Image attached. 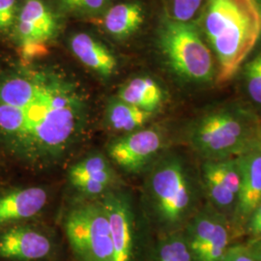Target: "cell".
I'll list each match as a JSON object with an SVG mask.
<instances>
[{"mask_svg":"<svg viewBox=\"0 0 261 261\" xmlns=\"http://www.w3.org/2000/svg\"><path fill=\"white\" fill-rule=\"evenodd\" d=\"M87 115L85 94L66 75L45 69L0 75V144L24 162L58 161L82 137Z\"/></svg>","mask_w":261,"mask_h":261,"instance_id":"1","label":"cell"},{"mask_svg":"<svg viewBox=\"0 0 261 261\" xmlns=\"http://www.w3.org/2000/svg\"><path fill=\"white\" fill-rule=\"evenodd\" d=\"M202 28L218 60L217 84H226L260 38L257 0H208Z\"/></svg>","mask_w":261,"mask_h":261,"instance_id":"2","label":"cell"},{"mask_svg":"<svg viewBox=\"0 0 261 261\" xmlns=\"http://www.w3.org/2000/svg\"><path fill=\"white\" fill-rule=\"evenodd\" d=\"M258 128L250 112L221 108L207 112L194 124L189 142L203 160L238 157L256 145Z\"/></svg>","mask_w":261,"mask_h":261,"instance_id":"3","label":"cell"},{"mask_svg":"<svg viewBox=\"0 0 261 261\" xmlns=\"http://www.w3.org/2000/svg\"><path fill=\"white\" fill-rule=\"evenodd\" d=\"M152 203L159 221L168 228L188 223L197 205V186L181 159H163L153 168L149 178Z\"/></svg>","mask_w":261,"mask_h":261,"instance_id":"4","label":"cell"},{"mask_svg":"<svg viewBox=\"0 0 261 261\" xmlns=\"http://www.w3.org/2000/svg\"><path fill=\"white\" fill-rule=\"evenodd\" d=\"M160 47L168 65L190 82L207 83L214 76L213 57L195 24L168 17L159 32Z\"/></svg>","mask_w":261,"mask_h":261,"instance_id":"5","label":"cell"},{"mask_svg":"<svg viewBox=\"0 0 261 261\" xmlns=\"http://www.w3.org/2000/svg\"><path fill=\"white\" fill-rule=\"evenodd\" d=\"M65 233L77 260L114 261L110 222L101 199L71 209Z\"/></svg>","mask_w":261,"mask_h":261,"instance_id":"6","label":"cell"},{"mask_svg":"<svg viewBox=\"0 0 261 261\" xmlns=\"http://www.w3.org/2000/svg\"><path fill=\"white\" fill-rule=\"evenodd\" d=\"M233 224L213 207L198 209L187 223V242L196 261H222L232 245Z\"/></svg>","mask_w":261,"mask_h":261,"instance_id":"7","label":"cell"},{"mask_svg":"<svg viewBox=\"0 0 261 261\" xmlns=\"http://www.w3.org/2000/svg\"><path fill=\"white\" fill-rule=\"evenodd\" d=\"M13 34L25 58H35L47 53V44L56 36L57 19L44 0H23Z\"/></svg>","mask_w":261,"mask_h":261,"instance_id":"8","label":"cell"},{"mask_svg":"<svg viewBox=\"0 0 261 261\" xmlns=\"http://www.w3.org/2000/svg\"><path fill=\"white\" fill-rule=\"evenodd\" d=\"M200 173V185L208 204L231 220L241 188L238 157L204 160Z\"/></svg>","mask_w":261,"mask_h":261,"instance_id":"9","label":"cell"},{"mask_svg":"<svg viewBox=\"0 0 261 261\" xmlns=\"http://www.w3.org/2000/svg\"><path fill=\"white\" fill-rule=\"evenodd\" d=\"M163 145L164 137L158 129H140L112 141L108 153L117 166L137 172L158 154Z\"/></svg>","mask_w":261,"mask_h":261,"instance_id":"10","label":"cell"},{"mask_svg":"<svg viewBox=\"0 0 261 261\" xmlns=\"http://www.w3.org/2000/svg\"><path fill=\"white\" fill-rule=\"evenodd\" d=\"M101 201L110 222L114 261H135L136 236L128 197L119 192L108 191L103 194Z\"/></svg>","mask_w":261,"mask_h":261,"instance_id":"11","label":"cell"},{"mask_svg":"<svg viewBox=\"0 0 261 261\" xmlns=\"http://www.w3.org/2000/svg\"><path fill=\"white\" fill-rule=\"evenodd\" d=\"M54 250L49 237L28 226H13L0 234V257L15 261L47 258Z\"/></svg>","mask_w":261,"mask_h":261,"instance_id":"12","label":"cell"},{"mask_svg":"<svg viewBox=\"0 0 261 261\" xmlns=\"http://www.w3.org/2000/svg\"><path fill=\"white\" fill-rule=\"evenodd\" d=\"M241 170V188L237 206L231 219L235 227L245 226L253 211L261 203V147L238 156Z\"/></svg>","mask_w":261,"mask_h":261,"instance_id":"13","label":"cell"},{"mask_svg":"<svg viewBox=\"0 0 261 261\" xmlns=\"http://www.w3.org/2000/svg\"><path fill=\"white\" fill-rule=\"evenodd\" d=\"M71 185L87 196H99L108 192L114 181L109 161L101 154L87 156L69 169Z\"/></svg>","mask_w":261,"mask_h":261,"instance_id":"14","label":"cell"},{"mask_svg":"<svg viewBox=\"0 0 261 261\" xmlns=\"http://www.w3.org/2000/svg\"><path fill=\"white\" fill-rule=\"evenodd\" d=\"M47 201V191L41 187L18 189L0 196V227L35 217Z\"/></svg>","mask_w":261,"mask_h":261,"instance_id":"15","label":"cell"},{"mask_svg":"<svg viewBox=\"0 0 261 261\" xmlns=\"http://www.w3.org/2000/svg\"><path fill=\"white\" fill-rule=\"evenodd\" d=\"M70 47L84 66L99 75L110 76L117 69V60L112 51L87 33H76L72 36Z\"/></svg>","mask_w":261,"mask_h":261,"instance_id":"16","label":"cell"},{"mask_svg":"<svg viewBox=\"0 0 261 261\" xmlns=\"http://www.w3.org/2000/svg\"><path fill=\"white\" fill-rule=\"evenodd\" d=\"M125 103L153 112L162 106L165 94L160 84L148 76H137L127 82L116 96Z\"/></svg>","mask_w":261,"mask_h":261,"instance_id":"17","label":"cell"},{"mask_svg":"<svg viewBox=\"0 0 261 261\" xmlns=\"http://www.w3.org/2000/svg\"><path fill=\"white\" fill-rule=\"evenodd\" d=\"M144 20V12L137 2H123L115 4L106 11L103 25L113 37L123 39L135 33Z\"/></svg>","mask_w":261,"mask_h":261,"instance_id":"18","label":"cell"},{"mask_svg":"<svg viewBox=\"0 0 261 261\" xmlns=\"http://www.w3.org/2000/svg\"><path fill=\"white\" fill-rule=\"evenodd\" d=\"M152 115V112L140 110L118 98L112 99L109 103L106 113L107 121L113 130L128 134L142 129Z\"/></svg>","mask_w":261,"mask_h":261,"instance_id":"19","label":"cell"},{"mask_svg":"<svg viewBox=\"0 0 261 261\" xmlns=\"http://www.w3.org/2000/svg\"><path fill=\"white\" fill-rule=\"evenodd\" d=\"M155 261H196L185 234L171 232L159 241Z\"/></svg>","mask_w":261,"mask_h":261,"instance_id":"20","label":"cell"},{"mask_svg":"<svg viewBox=\"0 0 261 261\" xmlns=\"http://www.w3.org/2000/svg\"><path fill=\"white\" fill-rule=\"evenodd\" d=\"M244 84L252 102L261 106V51L245 67Z\"/></svg>","mask_w":261,"mask_h":261,"instance_id":"21","label":"cell"},{"mask_svg":"<svg viewBox=\"0 0 261 261\" xmlns=\"http://www.w3.org/2000/svg\"><path fill=\"white\" fill-rule=\"evenodd\" d=\"M203 0H171V19L189 22L196 16Z\"/></svg>","mask_w":261,"mask_h":261,"instance_id":"22","label":"cell"},{"mask_svg":"<svg viewBox=\"0 0 261 261\" xmlns=\"http://www.w3.org/2000/svg\"><path fill=\"white\" fill-rule=\"evenodd\" d=\"M19 8L18 0H0V33L13 30Z\"/></svg>","mask_w":261,"mask_h":261,"instance_id":"23","label":"cell"},{"mask_svg":"<svg viewBox=\"0 0 261 261\" xmlns=\"http://www.w3.org/2000/svg\"><path fill=\"white\" fill-rule=\"evenodd\" d=\"M66 8L71 11L94 14L100 12L110 4L112 0H61Z\"/></svg>","mask_w":261,"mask_h":261,"instance_id":"24","label":"cell"},{"mask_svg":"<svg viewBox=\"0 0 261 261\" xmlns=\"http://www.w3.org/2000/svg\"><path fill=\"white\" fill-rule=\"evenodd\" d=\"M222 261H257L244 244H232Z\"/></svg>","mask_w":261,"mask_h":261,"instance_id":"25","label":"cell"},{"mask_svg":"<svg viewBox=\"0 0 261 261\" xmlns=\"http://www.w3.org/2000/svg\"><path fill=\"white\" fill-rule=\"evenodd\" d=\"M245 226L254 237L261 238V203L251 215Z\"/></svg>","mask_w":261,"mask_h":261,"instance_id":"26","label":"cell"},{"mask_svg":"<svg viewBox=\"0 0 261 261\" xmlns=\"http://www.w3.org/2000/svg\"><path fill=\"white\" fill-rule=\"evenodd\" d=\"M247 247L253 257L257 261H261V238L253 237V239L247 244Z\"/></svg>","mask_w":261,"mask_h":261,"instance_id":"27","label":"cell"},{"mask_svg":"<svg viewBox=\"0 0 261 261\" xmlns=\"http://www.w3.org/2000/svg\"><path fill=\"white\" fill-rule=\"evenodd\" d=\"M256 145L260 146L261 147V126L258 128V132H257V141H256Z\"/></svg>","mask_w":261,"mask_h":261,"instance_id":"28","label":"cell"},{"mask_svg":"<svg viewBox=\"0 0 261 261\" xmlns=\"http://www.w3.org/2000/svg\"><path fill=\"white\" fill-rule=\"evenodd\" d=\"M257 3H258V6H259V9H260L261 12V0H259V1H257Z\"/></svg>","mask_w":261,"mask_h":261,"instance_id":"29","label":"cell"}]
</instances>
